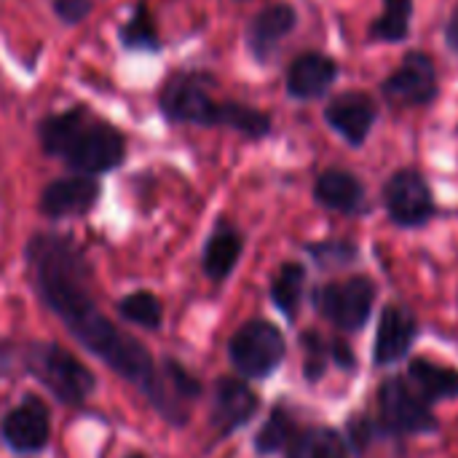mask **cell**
Listing matches in <instances>:
<instances>
[{"mask_svg":"<svg viewBox=\"0 0 458 458\" xmlns=\"http://www.w3.org/2000/svg\"><path fill=\"white\" fill-rule=\"evenodd\" d=\"M164 381L177 400H196L201 394V384L191 373H185L177 362L164 365Z\"/></svg>","mask_w":458,"mask_h":458,"instance_id":"cell-26","label":"cell"},{"mask_svg":"<svg viewBox=\"0 0 458 458\" xmlns=\"http://www.w3.org/2000/svg\"><path fill=\"white\" fill-rule=\"evenodd\" d=\"M306 346H309L306 373H309V378H319V376H322V370H325V349H322V344H319V338H317V335L306 338Z\"/></svg>","mask_w":458,"mask_h":458,"instance_id":"cell-28","label":"cell"},{"mask_svg":"<svg viewBox=\"0 0 458 458\" xmlns=\"http://www.w3.org/2000/svg\"><path fill=\"white\" fill-rule=\"evenodd\" d=\"M287 458H346V445L333 429L311 427L293 437Z\"/></svg>","mask_w":458,"mask_h":458,"instance_id":"cell-19","label":"cell"},{"mask_svg":"<svg viewBox=\"0 0 458 458\" xmlns=\"http://www.w3.org/2000/svg\"><path fill=\"white\" fill-rule=\"evenodd\" d=\"M413 0H384L381 16L370 27V38L381 43H400L411 32Z\"/></svg>","mask_w":458,"mask_h":458,"instance_id":"cell-21","label":"cell"},{"mask_svg":"<svg viewBox=\"0 0 458 458\" xmlns=\"http://www.w3.org/2000/svg\"><path fill=\"white\" fill-rule=\"evenodd\" d=\"M303 284H306V271L298 263H284L282 271L276 274L274 287H271V298L287 317H295L301 295H303Z\"/></svg>","mask_w":458,"mask_h":458,"instance_id":"cell-22","label":"cell"},{"mask_svg":"<svg viewBox=\"0 0 458 458\" xmlns=\"http://www.w3.org/2000/svg\"><path fill=\"white\" fill-rule=\"evenodd\" d=\"M126 458H145L142 454H131V456H126Z\"/></svg>","mask_w":458,"mask_h":458,"instance_id":"cell-30","label":"cell"},{"mask_svg":"<svg viewBox=\"0 0 458 458\" xmlns=\"http://www.w3.org/2000/svg\"><path fill=\"white\" fill-rule=\"evenodd\" d=\"M239 255H242V236L231 228H220L204 250V268L212 279H225L233 271Z\"/></svg>","mask_w":458,"mask_h":458,"instance_id":"cell-20","label":"cell"},{"mask_svg":"<svg viewBox=\"0 0 458 458\" xmlns=\"http://www.w3.org/2000/svg\"><path fill=\"white\" fill-rule=\"evenodd\" d=\"M97 196H99V185L91 177H62L43 188L40 209L48 217L83 215L94 207Z\"/></svg>","mask_w":458,"mask_h":458,"instance_id":"cell-14","label":"cell"},{"mask_svg":"<svg viewBox=\"0 0 458 458\" xmlns=\"http://www.w3.org/2000/svg\"><path fill=\"white\" fill-rule=\"evenodd\" d=\"M376 287L368 276H349L344 282L327 284L319 295V311L341 330H360L373 309Z\"/></svg>","mask_w":458,"mask_h":458,"instance_id":"cell-6","label":"cell"},{"mask_svg":"<svg viewBox=\"0 0 458 458\" xmlns=\"http://www.w3.org/2000/svg\"><path fill=\"white\" fill-rule=\"evenodd\" d=\"M54 8L59 13L62 21H70V24H78L81 19L89 16L91 11V0H54Z\"/></svg>","mask_w":458,"mask_h":458,"instance_id":"cell-27","label":"cell"},{"mask_svg":"<svg viewBox=\"0 0 458 458\" xmlns=\"http://www.w3.org/2000/svg\"><path fill=\"white\" fill-rule=\"evenodd\" d=\"M27 266L40 301L64 322L70 335L81 341L94 357L110 365L121 378L137 384L153 408L174 421H185L180 400L169 392L148 349L131 335L121 333L97 306L89 287V266L81 250L54 233H40L27 244Z\"/></svg>","mask_w":458,"mask_h":458,"instance_id":"cell-1","label":"cell"},{"mask_svg":"<svg viewBox=\"0 0 458 458\" xmlns=\"http://www.w3.org/2000/svg\"><path fill=\"white\" fill-rule=\"evenodd\" d=\"M228 354L242 376L266 378L284 360V338L271 322L252 319L236 330V335L228 344Z\"/></svg>","mask_w":458,"mask_h":458,"instance_id":"cell-5","label":"cell"},{"mask_svg":"<svg viewBox=\"0 0 458 458\" xmlns=\"http://www.w3.org/2000/svg\"><path fill=\"white\" fill-rule=\"evenodd\" d=\"M121 314L148 330H156L161 325V301L150 293H131L121 301Z\"/></svg>","mask_w":458,"mask_h":458,"instance_id":"cell-25","label":"cell"},{"mask_svg":"<svg viewBox=\"0 0 458 458\" xmlns=\"http://www.w3.org/2000/svg\"><path fill=\"white\" fill-rule=\"evenodd\" d=\"M161 110L166 118L180 123L201 126H231L247 137H266L271 131V118L242 102L212 99L201 75H172L161 91Z\"/></svg>","mask_w":458,"mask_h":458,"instance_id":"cell-3","label":"cell"},{"mask_svg":"<svg viewBox=\"0 0 458 458\" xmlns=\"http://www.w3.org/2000/svg\"><path fill=\"white\" fill-rule=\"evenodd\" d=\"M384 201L389 209V217L397 225L413 228L424 225L435 215V199L421 172L416 169H400L392 174V180L384 188Z\"/></svg>","mask_w":458,"mask_h":458,"instance_id":"cell-8","label":"cell"},{"mask_svg":"<svg viewBox=\"0 0 458 458\" xmlns=\"http://www.w3.org/2000/svg\"><path fill=\"white\" fill-rule=\"evenodd\" d=\"M293 432H295V427H293V419L284 413V411H274L271 413V419L263 424V429L258 432V437H255V448H258V454H276V451H282L284 445H290L293 443Z\"/></svg>","mask_w":458,"mask_h":458,"instance_id":"cell-24","label":"cell"},{"mask_svg":"<svg viewBox=\"0 0 458 458\" xmlns=\"http://www.w3.org/2000/svg\"><path fill=\"white\" fill-rule=\"evenodd\" d=\"M27 368L56 400L67 405H81L97 386L94 373L56 344H35L27 352Z\"/></svg>","mask_w":458,"mask_h":458,"instance_id":"cell-4","label":"cell"},{"mask_svg":"<svg viewBox=\"0 0 458 458\" xmlns=\"http://www.w3.org/2000/svg\"><path fill=\"white\" fill-rule=\"evenodd\" d=\"M440 94L437 67L429 54L411 51L403 64L384 81V97L400 107H424Z\"/></svg>","mask_w":458,"mask_h":458,"instance_id":"cell-7","label":"cell"},{"mask_svg":"<svg viewBox=\"0 0 458 458\" xmlns=\"http://www.w3.org/2000/svg\"><path fill=\"white\" fill-rule=\"evenodd\" d=\"M325 118L349 145L360 148L378 118V107L365 91H344L327 102Z\"/></svg>","mask_w":458,"mask_h":458,"instance_id":"cell-10","label":"cell"},{"mask_svg":"<svg viewBox=\"0 0 458 458\" xmlns=\"http://www.w3.org/2000/svg\"><path fill=\"white\" fill-rule=\"evenodd\" d=\"M445 40H448V46L454 48L458 54V5L454 8V13H451V19H448V27H445Z\"/></svg>","mask_w":458,"mask_h":458,"instance_id":"cell-29","label":"cell"},{"mask_svg":"<svg viewBox=\"0 0 458 458\" xmlns=\"http://www.w3.org/2000/svg\"><path fill=\"white\" fill-rule=\"evenodd\" d=\"M295 21H298L295 8L287 3L263 8L250 21V30H247V43H250V51L255 54V59L268 62L276 54V48L282 46V40L295 30Z\"/></svg>","mask_w":458,"mask_h":458,"instance_id":"cell-12","label":"cell"},{"mask_svg":"<svg viewBox=\"0 0 458 458\" xmlns=\"http://www.w3.org/2000/svg\"><path fill=\"white\" fill-rule=\"evenodd\" d=\"M121 40L126 48H140V51H150L158 48V32H156V21L150 16V11L145 5H137L131 19L123 24L121 30Z\"/></svg>","mask_w":458,"mask_h":458,"instance_id":"cell-23","label":"cell"},{"mask_svg":"<svg viewBox=\"0 0 458 458\" xmlns=\"http://www.w3.org/2000/svg\"><path fill=\"white\" fill-rule=\"evenodd\" d=\"M314 196L322 207L327 209H335V212H357L362 209V201H365V188L362 182L346 172V169H327L319 174L317 185H314Z\"/></svg>","mask_w":458,"mask_h":458,"instance_id":"cell-17","label":"cell"},{"mask_svg":"<svg viewBox=\"0 0 458 458\" xmlns=\"http://www.w3.org/2000/svg\"><path fill=\"white\" fill-rule=\"evenodd\" d=\"M38 134L46 153L64 158L83 174L110 172L123 158V137L110 123L94 121L81 107L43 118Z\"/></svg>","mask_w":458,"mask_h":458,"instance_id":"cell-2","label":"cell"},{"mask_svg":"<svg viewBox=\"0 0 458 458\" xmlns=\"http://www.w3.org/2000/svg\"><path fill=\"white\" fill-rule=\"evenodd\" d=\"M258 411V397L244 381L236 378H220L215 386V424L220 432H231L242 424H247Z\"/></svg>","mask_w":458,"mask_h":458,"instance_id":"cell-16","label":"cell"},{"mask_svg":"<svg viewBox=\"0 0 458 458\" xmlns=\"http://www.w3.org/2000/svg\"><path fill=\"white\" fill-rule=\"evenodd\" d=\"M3 440L19 451V454H35L43 451L51 435V421H48V411L40 400L30 397L21 405H16L0 427Z\"/></svg>","mask_w":458,"mask_h":458,"instance_id":"cell-11","label":"cell"},{"mask_svg":"<svg viewBox=\"0 0 458 458\" xmlns=\"http://www.w3.org/2000/svg\"><path fill=\"white\" fill-rule=\"evenodd\" d=\"M338 78V62L327 54H301L287 70V91L295 99H317L322 97Z\"/></svg>","mask_w":458,"mask_h":458,"instance_id":"cell-13","label":"cell"},{"mask_svg":"<svg viewBox=\"0 0 458 458\" xmlns=\"http://www.w3.org/2000/svg\"><path fill=\"white\" fill-rule=\"evenodd\" d=\"M416 317L405 306H386L378 322V338L373 346V360L378 365H392L403 360L416 338Z\"/></svg>","mask_w":458,"mask_h":458,"instance_id":"cell-15","label":"cell"},{"mask_svg":"<svg viewBox=\"0 0 458 458\" xmlns=\"http://www.w3.org/2000/svg\"><path fill=\"white\" fill-rule=\"evenodd\" d=\"M384 424L397 435H421L437 429V419L429 405L400 378H392L381 386L378 394Z\"/></svg>","mask_w":458,"mask_h":458,"instance_id":"cell-9","label":"cell"},{"mask_svg":"<svg viewBox=\"0 0 458 458\" xmlns=\"http://www.w3.org/2000/svg\"><path fill=\"white\" fill-rule=\"evenodd\" d=\"M411 384L416 386V394L429 400H451L458 394V370L437 365L432 360H413L411 362Z\"/></svg>","mask_w":458,"mask_h":458,"instance_id":"cell-18","label":"cell"}]
</instances>
